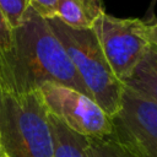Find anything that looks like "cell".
<instances>
[{
  "label": "cell",
  "mask_w": 157,
  "mask_h": 157,
  "mask_svg": "<svg viewBox=\"0 0 157 157\" xmlns=\"http://www.w3.org/2000/svg\"><path fill=\"white\" fill-rule=\"evenodd\" d=\"M2 157H7V156H6V155H5L4 152H2Z\"/></svg>",
  "instance_id": "2e32d148"
},
{
  "label": "cell",
  "mask_w": 157,
  "mask_h": 157,
  "mask_svg": "<svg viewBox=\"0 0 157 157\" xmlns=\"http://www.w3.org/2000/svg\"><path fill=\"white\" fill-rule=\"evenodd\" d=\"M45 82L71 87L92 98L47 18L29 7L12 29L11 47L0 52V83L27 92Z\"/></svg>",
  "instance_id": "6da1fadb"
},
{
  "label": "cell",
  "mask_w": 157,
  "mask_h": 157,
  "mask_svg": "<svg viewBox=\"0 0 157 157\" xmlns=\"http://www.w3.org/2000/svg\"><path fill=\"white\" fill-rule=\"evenodd\" d=\"M87 157H136L112 135L107 137H86Z\"/></svg>",
  "instance_id": "30bf717a"
},
{
  "label": "cell",
  "mask_w": 157,
  "mask_h": 157,
  "mask_svg": "<svg viewBox=\"0 0 157 157\" xmlns=\"http://www.w3.org/2000/svg\"><path fill=\"white\" fill-rule=\"evenodd\" d=\"M117 78L123 82L151 47L147 25L136 17L103 13L91 28Z\"/></svg>",
  "instance_id": "277c9868"
},
{
  "label": "cell",
  "mask_w": 157,
  "mask_h": 157,
  "mask_svg": "<svg viewBox=\"0 0 157 157\" xmlns=\"http://www.w3.org/2000/svg\"><path fill=\"white\" fill-rule=\"evenodd\" d=\"M147 25V37L150 40V44L157 49V20L146 22Z\"/></svg>",
  "instance_id": "5bb4252c"
},
{
  "label": "cell",
  "mask_w": 157,
  "mask_h": 157,
  "mask_svg": "<svg viewBox=\"0 0 157 157\" xmlns=\"http://www.w3.org/2000/svg\"><path fill=\"white\" fill-rule=\"evenodd\" d=\"M12 28L0 11V52H5L11 47Z\"/></svg>",
  "instance_id": "4fadbf2b"
},
{
  "label": "cell",
  "mask_w": 157,
  "mask_h": 157,
  "mask_svg": "<svg viewBox=\"0 0 157 157\" xmlns=\"http://www.w3.org/2000/svg\"><path fill=\"white\" fill-rule=\"evenodd\" d=\"M103 13V0H59L54 17L69 27L91 29Z\"/></svg>",
  "instance_id": "52a82bcc"
},
{
  "label": "cell",
  "mask_w": 157,
  "mask_h": 157,
  "mask_svg": "<svg viewBox=\"0 0 157 157\" xmlns=\"http://www.w3.org/2000/svg\"><path fill=\"white\" fill-rule=\"evenodd\" d=\"M0 148L7 157H54L48 110L38 90L0 83Z\"/></svg>",
  "instance_id": "7a4b0ae2"
},
{
  "label": "cell",
  "mask_w": 157,
  "mask_h": 157,
  "mask_svg": "<svg viewBox=\"0 0 157 157\" xmlns=\"http://www.w3.org/2000/svg\"><path fill=\"white\" fill-rule=\"evenodd\" d=\"M53 135L54 157H87L86 137L69 129L63 121L48 113Z\"/></svg>",
  "instance_id": "9c48e42d"
},
{
  "label": "cell",
  "mask_w": 157,
  "mask_h": 157,
  "mask_svg": "<svg viewBox=\"0 0 157 157\" xmlns=\"http://www.w3.org/2000/svg\"><path fill=\"white\" fill-rule=\"evenodd\" d=\"M47 21L92 99L113 118L120 109L124 86L108 65L93 31L69 27L55 17Z\"/></svg>",
  "instance_id": "3957f363"
},
{
  "label": "cell",
  "mask_w": 157,
  "mask_h": 157,
  "mask_svg": "<svg viewBox=\"0 0 157 157\" xmlns=\"http://www.w3.org/2000/svg\"><path fill=\"white\" fill-rule=\"evenodd\" d=\"M0 157H2V151H1V148H0Z\"/></svg>",
  "instance_id": "9a60e30c"
},
{
  "label": "cell",
  "mask_w": 157,
  "mask_h": 157,
  "mask_svg": "<svg viewBox=\"0 0 157 157\" xmlns=\"http://www.w3.org/2000/svg\"><path fill=\"white\" fill-rule=\"evenodd\" d=\"M38 91L48 113L78 135L101 139L113 134L112 118L88 96L55 82H45Z\"/></svg>",
  "instance_id": "5b68a950"
},
{
  "label": "cell",
  "mask_w": 157,
  "mask_h": 157,
  "mask_svg": "<svg viewBox=\"0 0 157 157\" xmlns=\"http://www.w3.org/2000/svg\"><path fill=\"white\" fill-rule=\"evenodd\" d=\"M59 0H29L31 7L44 18H52L55 16V10Z\"/></svg>",
  "instance_id": "7c38bea8"
},
{
  "label": "cell",
  "mask_w": 157,
  "mask_h": 157,
  "mask_svg": "<svg viewBox=\"0 0 157 157\" xmlns=\"http://www.w3.org/2000/svg\"><path fill=\"white\" fill-rule=\"evenodd\" d=\"M112 136L136 157H157V103L124 88Z\"/></svg>",
  "instance_id": "8992f818"
},
{
  "label": "cell",
  "mask_w": 157,
  "mask_h": 157,
  "mask_svg": "<svg viewBox=\"0 0 157 157\" xmlns=\"http://www.w3.org/2000/svg\"><path fill=\"white\" fill-rule=\"evenodd\" d=\"M121 83L135 94L157 103V49L151 45Z\"/></svg>",
  "instance_id": "ba28073f"
},
{
  "label": "cell",
  "mask_w": 157,
  "mask_h": 157,
  "mask_svg": "<svg viewBox=\"0 0 157 157\" xmlns=\"http://www.w3.org/2000/svg\"><path fill=\"white\" fill-rule=\"evenodd\" d=\"M29 7V0H0V11L12 29L22 22Z\"/></svg>",
  "instance_id": "8fae6325"
}]
</instances>
